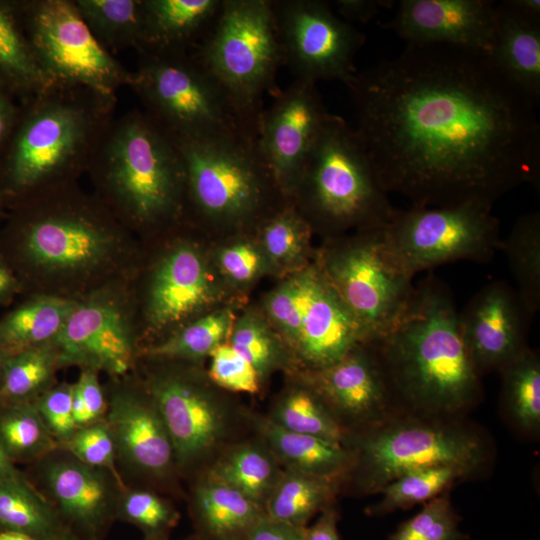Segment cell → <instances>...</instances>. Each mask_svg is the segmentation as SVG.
<instances>
[{
    "label": "cell",
    "instance_id": "6da1fadb",
    "mask_svg": "<svg viewBox=\"0 0 540 540\" xmlns=\"http://www.w3.org/2000/svg\"><path fill=\"white\" fill-rule=\"evenodd\" d=\"M346 86L380 184L411 206L493 207L524 183L539 187L537 106L491 55L409 44Z\"/></svg>",
    "mask_w": 540,
    "mask_h": 540
},
{
    "label": "cell",
    "instance_id": "7a4b0ae2",
    "mask_svg": "<svg viewBox=\"0 0 540 540\" xmlns=\"http://www.w3.org/2000/svg\"><path fill=\"white\" fill-rule=\"evenodd\" d=\"M141 247V241L79 182L14 204L0 226V255L18 278L23 295L77 301L130 279Z\"/></svg>",
    "mask_w": 540,
    "mask_h": 540
},
{
    "label": "cell",
    "instance_id": "3957f363",
    "mask_svg": "<svg viewBox=\"0 0 540 540\" xmlns=\"http://www.w3.org/2000/svg\"><path fill=\"white\" fill-rule=\"evenodd\" d=\"M116 104V94L66 83H52L19 103L0 154V193L7 210L42 191L79 182Z\"/></svg>",
    "mask_w": 540,
    "mask_h": 540
},
{
    "label": "cell",
    "instance_id": "277c9868",
    "mask_svg": "<svg viewBox=\"0 0 540 540\" xmlns=\"http://www.w3.org/2000/svg\"><path fill=\"white\" fill-rule=\"evenodd\" d=\"M391 395L428 413H455L480 392L448 286L429 274L415 285L403 314L370 341Z\"/></svg>",
    "mask_w": 540,
    "mask_h": 540
},
{
    "label": "cell",
    "instance_id": "5b68a950",
    "mask_svg": "<svg viewBox=\"0 0 540 540\" xmlns=\"http://www.w3.org/2000/svg\"><path fill=\"white\" fill-rule=\"evenodd\" d=\"M86 174L92 192L141 243L186 217V172L180 150L143 110L114 117Z\"/></svg>",
    "mask_w": 540,
    "mask_h": 540
},
{
    "label": "cell",
    "instance_id": "8992f818",
    "mask_svg": "<svg viewBox=\"0 0 540 540\" xmlns=\"http://www.w3.org/2000/svg\"><path fill=\"white\" fill-rule=\"evenodd\" d=\"M294 193L311 228L329 232L383 226L397 210L354 127L333 114L308 154Z\"/></svg>",
    "mask_w": 540,
    "mask_h": 540
},
{
    "label": "cell",
    "instance_id": "52a82bcc",
    "mask_svg": "<svg viewBox=\"0 0 540 540\" xmlns=\"http://www.w3.org/2000/svg\"><path fill=\"white\" fill-rule=\"evenodd\" d=\"M128 87L143 111L174 139L257 138L259 118L245 111L191 52L140 54Z\"/></svg>",
    "mask_w": 540,
    "mask_h": 540
},
{
    "label": "cell",
    "instance_id": "ba28073f",
    "mask_svg": "<svg viewBox=\"0 0 540 540\" xmlns=\"http://www.w3.org/2000/svg\"><path fill=\"white\" fill-rule=\"evenodd\" d=\"M174 140L186 172V213L191 209L208 224L239 226L277 210L271 207L272 195L282 192L257 138L221 135Z\"/></svg>",
    "mask_w": 540,
    "mask_h": 540
},
{
    "label": "cell",
    "instance_id": "9c48e42d",
    "mask_svg": "<svg viewBox=\"0 0 540 540\" xmlns=\"http://www.w3.org/2000/svg\"><path fill=\"white\" fill-rule=\"evenodd\" d=\"M174 226L166 230L169 238L152 255L141 247L130 278L142 350L205 314L221 298L199 243L174 233Z\"/></svg>",
    "mask_w": 540,
    "mask_h": 540
},
{
    "label": "cell",
    "instance_id": "30bf717a",
    "mask_svg": "<svg viewBox=\"0 0 540 540\" xmlns=\"http://www.w3.org/2000/svg\"><path fill=\"white\" fill-rule=\"evenodd\" d=\"M191 54L245 111L260 118L263 96L279 91L275 78L283 64L271 1L222 0Z\"/></svg>",
    "mask_w": 540,
    "mask_h": 540
},
{
    "label": "cell",
    "instance_id": "8fae6325",
    "mask_svg": "<svg viewBox=\"0 0 540 540\" xmlns=\"http://www.w3.org/2000/svg\"><path fill=\"white\" fill-rule=\"evenodd\" d=\"M382 238L391 259L411 277L459 260L489 262L502 240L492 207L479 203L397 209Z\"/></svg>",
    "mask_w": 540,
    "mask_h": 540
},
{
    "label": "cell",
    "instance_id": "7c38bea8",
    "mask_svg": "<svg viewBox=\"0 0 540 540\" xmlns=\"http://www.w3.org/2000/svg\"><path fill=\"white\" fill-rule=\"evenodd\" d=\"M383 226L361 229L353 237L330 242L316 262L367 341L382 336L395 324L415 288L413 277L389 256Z\"/></svg>",
    "mask_w": 540,
    "mask_h": 540
},
{
    "label": "cell",
    "instance_id": "4fadbf2b",
    "mask_svg": "<svg viewBox=\"0 0 540 540\" xmlns=\"http://www.w3.org/2000/svg\"><path fill=\"white\" fill-rule=\"evenodd\" d=\"M18 8L32 53L51 83L111 94L129 86L131 71L94 37L74 0H18Z\"/></svg>",
    "mask_w": 540,
    "mask_h": 540
},
{
    "label": "cell",
    "instance_id": "5bb4252c",
    "mask_svg": "<svg viewBox=\"0 0 540 540\" xmlns=\"http://www.w3.org/2000/svg\"><path fill=\"white\" fill-rule=\"evenodd\" d=\"M54 342L61 368L77 366L111 378L132 373L142 347L130 279L110 283L77 300Z\"/></svg>",
    "mask_w": 540,
    "mask_h": 540
},
{
    "label": "cell",
    "instance_id": "9a60e30c",
    "mask_svg": "<svg viewBox=\"0 0 540 540\" xmlns=\"http://www.w3.org/2000/svg\"><path fill=\"white\" fill-rule=\"evenodd\" d=\"M363 487L380 491L409 471L448 465L466 474L485 460L480 439L460 426L401 421L364 436L357 444Z\"/></svg>",
    "mask_w": 540,
    "mask_h": 540
},
{
    "label": "cell",
    "instance_id": "2e32d148",
    "mask_svg": "<svg viewBox=\"0 0 540 540\" xmlns=\"http://www.w3.org/2000/svg\"><path fill=\"white\" fill-rule=\"evenodd\" d=\"M152 360L160 366L146 371L141 382L164 421L175 461L181 466L197 463L228 438L233 413L207 381L183 361Z\"/></svg>",
    "mask_w": 540,
    "mask_h": 540
},
{
    "label": "cell",
    "instance_id": "e0dca14e",
    "mask_svg": "<svg viewBox=\"0 0 540 540\" xmlns=\"http://www.w3.org/2000/svg\"><path fill=\"white\" fill-rule=\"evenodd\" d=\"M283 64L297 79L317 83L355 75L364 36L321 0L271 1Z\"/></svg>",
    "mask_w": 540,
    "mask_h": 540
},
{
    "label": "cell",
    "instance_id": "ac0fdd59",
    "mask_svg": "<svg viewBox=\"0 0 540 540\" xmlns=\"http://www.w3.org/2000/svg\"><path fill=\"white\" fill-rule=\"evenodd\" d=\"M330 113L316 83L295 79L278 91L258 123V148L283 195L293 194L312 146Z\"/></svg>",
    "mask_w": 540,
    "mask_h": 540
},
{
    "label": "cell",
    "instance_id": "d6986e66",
    "mask_svg": "<svg viewBox=\"0 0 540 540\" xmlns=\"http://www.w3.org/2000/svg\"><path fill=\"white\" fill-rule=\"evenodd\" d=\"M532 317L507 281H492L474 294L459 312V327L479 375L499 371L528 347L526 336Z\"/></svg>",
    "mask_w": 540,
    "mask_h": 540
},
{
    "label": "cell",
    "instance_id": "ffe728a7",
    "mask_svg": "<svg viewBox=\"0 0 540 540\" xmlns=\"http://www.w3.org/2000/svg\"><path fill=\"white\" fill-rule=\"evenodd\" d=\"M111 378L103 418L124 461L150 476H163L175 461L171 438L153 399L141 380Z\"/></svg>",
    "mask_w": 540,
    "mask_h": 540
},
{
    "label": "cell",
    "instance_id": "44dd1931",
    "mask_svg": "<svg viewBox=\"0 0 540 540\" xmlns=\"http://www.w3.org/2000/svg\"><path fill=\"white\" fill-rule=\"evenodd\" d=\"M387 27L409 44H439L491 55L497 3L490 0H402Z\"/></svg>",
    "mask_w": 540,
    "mask_h": 540
},
{
    "label": "cell",
    "instance_id": "7402d4cb",
    "mask_svg": "<svg viewBox=\"0 0 540 540\" xmlns=\"http://www.w3.org/2000/svg\"><path fill=\"white\" fill-rule=\"evenodd\" d=\"M307 384L337 419L376 418L387 409L392 396L370 341L330 366L309 371Z\"/></svg>",
    "mask_w": 540,
    "mask_h": 540
},
{
    "label": "cell",
    "instance_id": "603a6c76",
    "mask_svg": "<svg viewBox=\"0 0 540 540\" xmlns=\"http://www.w3.org/2000/svg\"><path fill=\"white\" fill-rule=\"evenodd\" d=\"M365 342L361 326L318 266L298 340L292 349L296 358L308 372L316 371L339 361Z\"/></svg>",
    "mask_w": 540,
    "mask_h": 540
},
{
    "label": "cell",
    "instance_id": "cb8c5ba5",
    "mask_svg": "<svg viewBox=\"0 0 540 540\" xmlns=\"http://www.w3.org/2000/svg\"><path fill=\"white\" fill-rule=\"evenodd\" d=\"M221 2L142 0V37L137 52H191L208 31Z\"/></svg>",
    "mask_w": 540,
    "mask_h": 540
},
{
    "label": "cell",
    "instance_id": "d4e9b609",
    "mask_svg": "<svg viewBox=\"0 0 540 540\" xmlns=\"http://www.w3.org/2000/svg\"><path fill=\"white\" fill-rule=\"evenodd\" d=\"M102 471L74 457L54 461L45 470L46 485L60 513L88 533L101 528L111 511L112 492Z\"/></svg>",
    "mask_w": 540,
    "mask_h": 540
},
{
    "label": "cell",
    "instance_id": "484cf974",
    "mask_svg": "<svg viewBox=\"0 0 540 540\" xmlns=\"http://www.w3.org/2000/svg\"><path fill=\"white\" fill-rule=\"evenodd\" d=\"M491 57L505 76L536 106L540 102V17L523 13L510 0L497 3Z\"/></svg>",
    "mask_w": 540,
    "mask_h": 540
},
{
    "label": "cell",
    "instance_id": "4316f807",
    "mask_svg": "<svg viewBox=\"0 0 540 540\" xmlns=\"http://www.w3.org/2000/svg\"><path fill=\"white\" fill-rule=\"evenodd\" d=\"M258 433L286 469L335 480L347 470L352 455L343 444L288 431L270 418H253Z\"/></svg>",
    "mask_w": 540,
    "mask_h": 540
},
{
    "label": "cell",
    "instance_id": "83f0119b",
    "mask_svg": "<svg viewBox=\"0 0 540 540\" xmlns=\"http://www.w3.org/2000/svg\"><path fill=\"white\" fill-rule=\"evenodd\" d=\"M22 297L0 318V351L6 355L54 342L76 302L41 294Z\"/></svg>",
    "mask_w": 540,
    "mask_h": 540
},
{
    "label": "cell",
    "instance_id": "f1b7e54d",
    "mask_svg": "<svg viewBox=\"0 0 540 540\" xmlns=\"http://www.w3.org/2000/svg\"><path fill=\"white\" fill-rule=\"evenodd\" d=\"M195 511L210 540H243L264 517L262 506L207 476L195 490Z\"/></svg>",
    "mask_w": 540,
    "mask_h": 540
},
{
    "label": "cell",
    "instance_id": "f546056e",
    "mask_svg": "<svg viewBox=\"0 0 540 540\" xmlns=\"http://www.w3.org/2000/svg\"><path fill=\"white\" fill-rule=\"evenodd\" d=\"M50 84L26 38L18 0H0V85L21 103Z\"/></svg>",
    "mask_w": 540,
    "mask_h": 540
},
{
    "label": "cell",
    "instance_id": "4dcf8cb0",
    "mask_svg": "<svg viewBox=\"0 0 540 540\" xmlns=\"http://www.w3.org/2000/svg\"><path fill=\"white\" fill-rule=\"evenodd\" d=\"M282 471L265 443L244 442L221 456L207 476L234 488L264 508Z\"/></svg>",
    "mask_w": 540,
    "mask_h": 540
},
{
    "label": "cell",
    "instance_id": "1f68e13d",
    "mask_svg": "<svg viewBox=\"0 0 540 540\" xmlns=\"http://www.w3.org/2000/svg\"><path fill=\"white\" fill-rule=\"evenodd\" d=\"M60 368L55 342L6 355L0 374V404L34 402L56 383Z\"/></svg>",
    "mask_w": 540,
    "mask_h": 540
},
{
    "label": "cell",
    "instance_id": "d6a6232c",
    "mask_svg": "<svg viewBox=\"0 0 540 540\" xmlns=\"http://www.w3.org/2000/svg\"><path fill=\"white\" fill-rule=\"evenodd\" d=\"M65 530L58 513L28 480L0 483V531L53 540Z\"/></svg>",
    "mask_w": 540,
    "mask_h": 540
},
{
    "label": "cell",
    "instance_id": "836d02e7",
    "mask_svg": "<svg viewBox=\"0 0 540 540\" xmlns=\"http://www.w3.org/2000/svg\"><path fill=\"white\" fill-rule=\"evenodd\" d=\"M235 317L230 309L207 312L165 339L145 347L140 358L194 363L228 341Z\"/></svg>",
    "mask_w": 540,
    "mask_h": 540
},
{
    "label": "cell",
    "instance_id": "e575fe53",
    "mask_svg": "<svg viewBox=\"0 0 540 540\" xmlns=\"http://www.w3.org/2000/svg\"><path fill=\"white\" fill-rule=\"evenodd\" d=\"M335 480L284 469L267 500V517L298 527L318 511L327 508L335 493Z\"/></svg>",
    "mask_w": 540,
    "mask_h": 540
},
{
    "label": "cell",
    "instance_id": "d590c367",
    "mask_svg": "<svg viewBox=\"0 0 540 540\" xmlns=\"http://www.w3.org/2000/svg\"><path fill=\"white\" fill-rule=\"evenodd\" d=\"M515 290L528 312L534 316L540 308V213L521 215L505 240H501Z\"/></svg>",
    "mask_w": 540,
    "mask_h": 540
},
{
    "label": "cell",
    "instance_id": "8d00e7d4",
    "mask_svg": "<svg viewBox=\"0 0 540 540\" xmlns=\"http://www.w3.org/2000/svg\"><path fill=\"white\" fill-rule=\"evenodd\" d=\"M83 21L99 43L111 51L139 49L142 0H74Z\"/></svg>",
    "mask_w": 540,
    "mask_h": 540
},
{
    "label": "cell",
    "instance_id": "74e56055",
    "mask_svg": "<svg viewBox=\"0 0 540 540\" xmlns=\"http://www.w3.org/2000/svg\"><path fill=\"white\" fill-rule=\"evenodd\" d=\"M312 228L293 205L277 209L262 220L259 244L272 269L300 271L307 265Z\"/></svg>",
    "mask_w": 540,
    "mask_h": 540
},
{
    "label": "cell",
    "instance_id": "f35d334b",
    "mask_svg": "<svg viewBox=\"0 0 540 540\" xmlns=\"http://www.w3.org/2000/svg\"><path fill=\"white\" fill-rule=\"evenodd\" d=\"M0 446L14 462L45 456L59 444L34 403L22 402L0 404Z\"/></svg>",
    "mask_w": 540,
    "mask_h": 540
},
{
    "label": "cell",
    "instance_id": "ab89813d",
    "mask_svg": "<svg viewBox=\"0 0 540 540\" xmlns=\"http://www.w3.org/2000/svg\"><path fill=\"white\" fill-rule=\"evenodd\" d=\"M504 405L517 426L536 432L540 426V360L528 347L502 367Z\"/></svg>",
    "mask_w": 540,
    "mask_h": 540
},
{
    "label": "cell",
    "instance_id": "60d3db41",
    "mask_svg": "<svg viewBox=\"0 0 540 540\" xmlns=\"http://www.w3.org/2000/svg\"><path fill=\"white\" fill-rule=\"evenodd\" d=\"M269 418L291 432L316 436L333 443L343 444L344 441L338 419L308 384L283 394Z\"/></svg>",
    "mask_w": 540,
    "mask_h": 540
},
{
    "label": "cell",
    "instance_id": "b9f144b4",
    "mask_svg": "<svg viewBox=\"0 0 540 540\" xmlns=\"http://www.w3.org/2000/svg\"><path fill=\"white\" fill-rule=\"evenodd\" d=\"M228 342L254 367L261 381L288 365L289 354L285 342L256 312H246L234 320Z\"/></svg>",
    "mask_w": 540,
    "mask_h": 540
},
{
    "label": "cell",
    "instance_id": "7bdbcfd3",
    "mask_svg": "<svg viewBox=\"0 0 540 540\" xmlns=\"http://www.w3.org/2000/svg\"><path fill=\"white\" fill-rule=\"evenodd\" d=\"M317 271L316 263L307 265L283 281L265 299L264 307L269 321L291 349L298 340Z\"/></svg>",
    "mask_w": 540,
    "mask_h": 540
},
{
    "label": "cell",
    "instance_id": "ee69618b",
    "mask_svg": "<svg viewBox=\"0 0 540 540\" xmlns=\"http://www.w3.org/2000/svg\"><path fill=\"white\" fill-rule=\"evenodd\" d=\"M467 474L454 466L439 465L415 469L402 474L385 485L382 500L370 510L371 514H385L414 504L427 502L455 480Z\"/></svg>",
    "mask_w": 540,
    "mask_h": 540
},
{
    "label": "cell",
    "instance_id": "f6af8a7d",
    "mask_svg": "<svg viewBox=\"0 0 540 540\" xmlns=\"http://www.w3.org/2000/svg\"><path fill=\"white\" fill-rule=\"evenodd\" d=\"M459 530L456 516L447 494L427 501L422 510L402 523L387 540H466Z\"/></svg>",
    "mask_w": 540,
    "mask_h": 540
},
{
    "label": "cell",
    "instance_id": "bcb514c9",
    "mask_svg": "<svg viewBox=\"0 0 540 540\" xmlns=\"http://www.w3.org/2000/svg\"><path fill=\"white\" fill-rule=\"evenodd\" d=\"M216 267L231 285L247 286L271 270L258 241L241 238L222 247L216 255Z\"/></svg>",
    "mask_w": 540,
    "mask_h": 540
},
{
    "label": "cell",
    "instance_id": "7dc6e473",
    "mask_svg": "<svg viewBox=\"0 0 540 540\" xmlns=\"http://www.w3.org/2000/svg\"><path fill=\"white\" fill-rule=\"evenodd\" d=\"M122 516L141 528L148 539L159 540L177 520L173 507L156 494L146 490L126 493L120 502Z\"/></svg>",
    "mask_w": 540,
    "mask_h": 540
},
{
    "label": "cell",
    "instance_id": "c3c4849f",
    "mask_svg": "<svg viewBox=\"0 0 540 540\" xmlns=\"http://www.w3.org/2000/svg\"><path fill=\"white\" fill-rule=\"evenodd\" d=\"M60 446L82 463L100 470L109 471L116 482L121 483L115 466L117 455L115 444L104 420L79 427Z\"/></svg>",
    "mask_w": 540,
    "mask_h": 540
},
{
    "label": "cell",
    "instance_id": "681fc988",
    "mask_svg": "<svg viewBox=\"0 0 540 540\" xmlns=\"http://www.w3.org/2000/svg\"><path fill=\"white\" fill-rule=\"evenodd\" d=\"M208 378L215 385L233 392L255 394L260 388V377L254 367L228 341L210 354Z\"/></svg>",
    "mask_w": 540,
    "mask_h": 540
},
{
    "label": "cell",
    "instance_id": "f907efd6",
    "mask_svg": "<svg viewBox=\"0 0 540 540\" xmlns=\"http://www.w3.org/2000/svg\"><path fill=\"white\" fill-rule=\"evenodd\" d=\"M73 383H55L33 403L58 444L78 429L72 411Z\"/></svg>",
    "mask_w": 540,
    "mask_h": 540
},
{
    "label": "cell",
    "instance_id": "816d5d0a",
    "mask_svg": "<svg viewBox=\"0 0 540 540\" xmlns=\"http://www.w3.org/2000/svg\"><path fill=\"white\" fill-rule=\"evenodd\" d=\"M73 384L86 409L89 425L103 420L107 410V398L99 381V372L80 369L79 377Z\"/></svg>",
    "mask_w": 540,
    "mask_h": 540
},
{
    "label": "cell",
    "instance_id": "f5cc1de1",
    "mask_svg": "<svg viewBox=\"0 0 540 540\" xmlns=\"http://www.w3.org/2000/svg\"><path fill=\"white\" fill-rule=\"evenodd\" d=\"M306 527H298L264 516L243 540H304Z\"/></svg>",
    "mask_w": 540,
    "mask_h": 540
},
{
    "label": "cell",
    "instance_id": "db71d44e",
    "mask_svg": "<svg viewBox=\"0 0 540 540\" xmlns=\"http://www.w3.org/2000/svg\"><path fill=\"white\" fill-rule=\"evenodd\" d=\"M338 15L344 20L368 22L382 9L392 6L390 0H336Z\"/></svg>",
    "mask_w": 540,
    "mask_h": 540
},
{
    "label": "cell",
    "instance_id": "11a10c76",
    "mask_svg": "<svg viewBox=\"0 0 540 540\" xmlns=\"http://www.w3.org/2000/svg\"><path fill=\"white\" fill-rule=\"evenodd\" d=\"M18 111L17 100L0 85V154L15 125Z\"/></svg>",
    "mask_w": 540,
    "mask_h": 540
},
{
    "label": "cell",
    "instance_id": "9f6ffc18",
    "mask_svg": "<svg viewBox=\"0 0 540 540\" xmlns=\"http://www.w3.org/2000/svg\"><path fill=\"white\" fill-rule=\"evenodd\" d=\"M304 540H340L335 511L325 508L318 520L306 528Z\"/></svg>",
    "mask_w": 540,
    "mask_h": 540
},
{
    "label": "cell",
    "instance_id": "6f0895ef",
    "mask_svg": "<svg viewBox=\"0 0 540 540\" xmlns=\"http://www.w3.org/2000/svg\"><path fill=\"white\" fill-rule=\"evenodd\" d=\"M22 295L23 289L18 278L0 255V306H8Z\"/></svg>",
    "mask_w": 540,
    "mask_h": 540
},
{
    "label": "cell",
    "instance_id": "680465c9",
    "mask_svg": "<svg viewBox=\"0 0 540 540\" xmlns=\"http://www.w3.org/2000/svg\"><path fill=\"white\" fill-rule=\"evenodd\" d=\"M27 480L0 446V483Z\"/></svg>",
    "mask_w": 540,
    "mask_h": 540
},
{
    "label": "cell",
    "instance_id": "91938a15",
    "mask_svg": "<svg viewBox=\"0 0 540 540\" xmlns=\"http://www.w3.org/2000/svg\"><path fill=\"white\" fill-rule=\"evenodd\" d=\"M512 5L525 14L540 17V0H510Z\"/></svg>",
    "mask_w": 540,
    "mask_h": 540
},
{
    "label": "cell",
    "instance_id": "94428289",
    "mask_svg": "<svg viewBox=\"0 0 540 540\" xmlns=\"http://www.w3.org/2000/svg\"><path fill=\"white\" fill-rule=\"evenodd\" d=\"M0 540H35L34 538L17 532L0 531Z\"/></svg>",
    "mask_w": 540,
    "mask_h": 540
},
{
    "label": "cell",
    "instance_id": "6125c7cd",
    "mask_svg": "<svg viewBox=\"0 0 540 540\" xmlns=\"http://www.w3.org/2000/svg\"><path fill=\"white\" fill-rule=\"evenodd\" d=\"M6 214H7V207H6V204H5V201L0 193V226L1 224L3 223L5 217H6Z\"/></svg>",
    "mask_w": 540,
    "mask_h": 540
},
{
    "label": "cell",
    "instance_id": "be15d7a7",
    "mask_svg": "<svg viewBox=\"0 0 540 540\" xmlns=\"http://www.w3.org/2000/svg\"><path fill=\"white\" fill-rule=\"evenodd\" d=\"M53 540H75V539L68 530H65L63 533H61L59 536H57Z\"/></svg>",
    "mask_w": 540,
    "mask_h": 540
},
{
    "label": "cell",
    "instance_id": "e7e4bbea",
    "mask_svg": "<svg viewBox=\"0 0 540 540\" xmlns=\"http://www.w3.org/2000/svg\"><path fill=\"white\" fill-rule=\"evenodd\" d=\"M5 357H6V354L0 351V374H1V369H2V365H3Z\"/></svg>",
    "mask_w": 540,
    "mask_h": 540
},
{
    "label": "cell",
    "instance_id": "03108f58",
    "mask_svg": "<svg viewBox=\"0 0 540 540\" xmlns=\"http://www.w3.org/2000/svg\"><path fill=\"white\" fill-rule=\"evenodd\" d=\"M148 540H154V539H148Z\"/></svg>",
    "mask_w": 540,
    "mask_h": 540
},
{
    "label": "cell",
    "instance_id": "003e7915",
    "mask_svg": "<svg viewBox=\"0 0 540 540\" xmlns=\"http://www.w3.org/2000/svg\"><path fill=\"white\" fill-rule=\"evenodd\" d=\"M196 540H201V539H196Z\"/></svg>",
    "mask_w": 540,
    "mask_h": 540
}]
</instances>
